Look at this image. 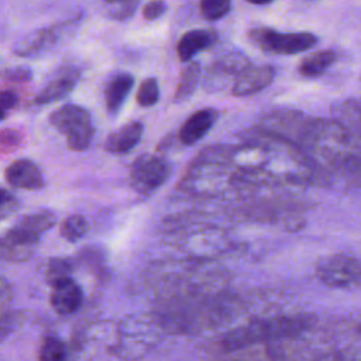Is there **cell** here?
<instances>
[{"label":"cell","mask_w":361,"mask_h":361,"mask_svg":"<svg viewBox=\"0 0 361 361\" xmlns=\"http://www.w3.org/2000/svg\"><path fill=\"white\" fill-rule=\"evenodd\" d=\"M24 322V314L20 312H4L0 316V341L4 340Z\"/></svg>","instance_id":"obj_31"},{"label":"cell","mask_w":361,"mask_h":361,"mask_svg":"<svg viewBox=\"0 0 361 361\" xmlns=\"http://www.w3.org/2000/svg\"><path fill=\"white\" fill-rule=\"evenodd\" d=\"M275 75L276 72L271 65L250 66L234 80L231 93L235 97L252 96L268 87L274 82Z\"/></svg>","instance_id":"obj_12"},{"label":"cell","mask_w":361,"mask_h":361,"mask_svg":"<svg viewBox=\"0 0 361 361\" xmlns=\"http://www.w3.org/2000/svg\"><path fill=\"white\" fill-rule=\"evenodd\" d=\"M63 25L65 24L61 23L28 34L24 39L17 42V45L13 48V52L18 56H34L52 48L58 42Z\"/></svg>","instance_id":"obj_16"},{"label":"cell","mask_w":361,"mask_h":361,"mask_svg":"<svg viewBox=\"0 0 361 361\" xmlns=\"http://www.w3.org/2000/svg\"><path fill=\"white\" fill-rule=\"evenodd\" d=\"M250 38L259 49L275 55L300 54L317 42V37L312 32H281L269 27L252 28Z\"/></svg>","instance_id":"obj_4"},{"label":"cell","mask_w":361,"mask_h":361,"mask_svg":"<svg viewBox=\"0 0 361 361\" xmlns=\"http://www.w3.org/2000/svg\"><path fill=\"white\" fill-rule=\"evenodd\" d=\"M338 59V54L334 49H322V51H316L309 54L307 56H305L299 66H298V72L303 76V78H319L322 76L329 68H331L336 61Z\"/></svg>","instance_id":"obj_20"},{"label":"cell","mask_w":361,"mask_h":361,"mask_svg":"<svg viewBox=\"0 0 361 361\" xmlns=\"http://www.w3.org/2000/svg\"><path fill=\"white\" fill-rule=\"evenodd\" d=\"M134 85L131 73L118 72L109 78L104 86V104L109 114L116 116L124 104Z\"/></svg>","instance_id":"obj_18"},{"label":"cell","mask_w":361,"mask_h":361,"mask_svg":"<svg viewBox=\"0 0 361 361\" xmlns=\"http://www.w3.org/2000/svg\"><path fill=\"white\" fill-rule=\"evenodd\" d=\"M307 361H361V347H344L314 355Z\"/></svg>","instance_id":"obj_28"},{"label":"cell","mask_w":361,"mask_h":361,"mask_svg":"<svg viewBox=\"0 0 361 361\" xmlns=\"http://www.w3.org/2000/svg\"><path fill=\"white\" fill-rule=\"evenodd\" d=\"M159 99V86L155 78H147L138 87L137 103L142 107L154 106Z\"/></svg>","instance_id":"obj_29"},{"label":"cell","mask_w":361,"mask_h":361,"mask_svg":"<svg viewBox=\"0 0 361 361\" xmlns=\"http://www.w3.org/2000/svg\"><path fill=\"white\" fill-rule=\"evenodd\" d=\"M166 8L168 6L165 0H149L142 7V16L145 20H157L166 11Z\"/></svg>","instance_id":"obj_34"},{"label":"cell","mask_w":361,"mask_h":361,"mask_svg":"<svg viewBox=\"0 0 361 361\" xmlns=\"http://www.w3.org/2000/svg\"><path fill=\"white\" fill-rule=\"evenodd\" d=\"M142 128V123L140 121H131L124 124L107 137L104 142V149L114 155L127 154L140 142L144 131Z\"/></svg>","instance_id":"obj_19"},{"label":"cell","mask_w":361,"mask_h":361,"mask_svg":"<svg viewBox=\"0 0 361 361\" xmlns=\"http://www.w3.org/2000/svg\"><path fill=\"white\" fill-rule=\"evenodd\" d=\"M72 272V262L66 258H49L47 268H45V278L47 282L52 286L59 281L71 278Z\"/></svg>","instance_id":"obj_26"},{"label":"cell","mask_w":361,"mask_h":361,"mask_svg":"<svg viewBox=\"0 0 361 361\" xmlns=\"http://www.w3.org/2000/svg\"><path fill=\"white\" fill-rule=\"evenodd\" d=\"M1 73H3V78L11 83H25L32 78L31 71L27 68H14V69L4 71Z\"/></svg>","instance_id":"obj_35"},{"label":"cell","mask_w":361,"mask_h":361,"mask_svg":"<svg viewBox=\"0 0 361 361\" xmlns=\"http://www.w3.org/2000/svg\"><path fill=\"white\" fill-rule=\"evenodd\" d=\"M8 185L17 189L38 190L44 186V175L38 165L30 159L21 158L13 161L4 171Z\"/></svg>","instance_id":"obj_14"},{"label":"cell","mask_w":361,"mask_h":361,"mask_svg":"<svg viewBox=\"0 0 361 361\" xmlns=\"http://www.w3.org/2000/svg\"><path fill=\"white\" fill-rule=\"evenodd\" d=\"M219 111L214 109H202L190 114L178 131V140L182 145L190 147L200 141L217 121Z\"/></svg>","instance_id":"obj_13"},{"label":"cell","mask_w":361,"mask_h":361,"mask_svg":"<svg viewBox=\"0 0 361 361\" xmlns=\"http://www.w3.org/2000/svg\"><path fill=\"white\" fill-rule=\"evenodd\" d=\"M217 41V34L212 30L186 31L176 44V54L182 62H190L199 52L210 48Z\"/></svg>","instance_id":"obj_17"},{"label":"cell","mask_w":361,"mask_h":361,"mask_svg":"<svg viewBox=\"0 0 361 361\" xmlns=\"http://www.w3.org/2000/svg\"><path fill=\"white\" fill-rule=\"evenodd\" d=\"M171 176L169 162L152 154L140 155L130 169V185L140 195H151Z\"/></svg>","instance_id":"obj_5"},{"label":"cell","mask_w":361,"mask_h":361,"mask_svg":"<svg viewBox=\"0 0 361 361\" xmlns=\"http://www.w3.org/2000/svg\"><path fill=\"white\" fill-rule=\"evenodd\" d=\"M322 186H336L340 189L361 188V152L348 151L338 162L326 173Z\"/></svg>","instance_id":"obj_9"},{"label":"cell","mask_w":361,"mask_h":361,"mask_svg":"<svg viewBox=\"0 0 361 361\" xmlns=\"http://www.w3.org/2000/svg\"><path fill=\"white\" fill-rule=\"evenodd\" d=\"M38 361H66V348L62 340L47 336L39 345Z\"/></svg>","instance_id":"obj_25"},{"label":"cell","mask_w":361,"mask_h":361,"mask_svg":"<svg viewBox=\"0 0 361 361\" xmlns=\"http://www.w3.org/2000/svg\"><path fill=\"white\" fill-rule=\"evenodd\" d=\"M38 243V235L14 224L0 235V259L25 261L34 254Z\"/></svg>","instance_id":"obj_8"},{"label":"cell","mask_w":361,"mask_h":361,"mask_svg":"<svg viewBox=\"0 0 361 361\" xmlns=\"http://www.w3.org/2000/svg\"><path fill=\"white\" fill-rule=\"evenodd\" d=\"M21 135L16 130L0 131V152H11L20 147Z\"/></svg>","instance_id":"obj_33"},{"label":"cell","mask_w":361,"mask_h":361,"mask_svg":"<svg viewBox=\"0 0 361 361\" xmlns=\"http://www.w3.org/2000/svg\"><path fill=\"white\" fill-rule=\"evenodd\" d=\"M245 1L254 6H267V4H271L274 0H245Z\"/></svg>","instance_id":"obj_38"},{"label":"cell","mask_w":361,"mask_h":361,"mask_svg":"<svg viewBox=\"0 0 361 361\" xmlns=\"http://www.w3.org/2000/svg\"><path fill=\"white\" fill-rule=\"evenodd\" d=\"M317 279L330 288L361 289V259L350 254H333L316 264Z\"/></svg>","instance_id":"obj_3"},{"label":"cell","mask_w":361,"mask_h":361,"mask_svg":"<svg viewBox=\"0 0 361 361\" xmlns=\"http://www.w3.org/2000/svg\"><path fill=\"white\" fill-rule=\"evenodd\" d=\"M316 320L309 314H276L252 319L227 331L220 345L224 353L235 351L255 344L300 338L314 326Z\"/></svg>","instance_id":"obj_1"},{"label":"cell","mask_w":361,"mask_h":361,"mask_svg":"<svg viewBox=\"0 0 361 361\" xmlns=\"http://www.w3.org/2000/svg\"><path fill=\"white\" fill-rule=\"evenodd\" d=\"M200 65L195 61L186 62L183 69L180 71V76H179V82L176 86V90L173 93V100L176 103L185 102L188 100L193 92L197 87L199 79H200Z\"/></svg>","instance_id":"obj_22"},{"label":"cell","mask_w":361,"mask_h":361,"mask_svg":"<svg viewBox=\"0 0 361 361\" xmlns=\"http://www.w3.org/2000/svg\"><path fill=\"white\" fill-rule=\"evenodd\" d=\"M51 126L65 137L72 151H85L94 137L90 113L78 104H65L49 114Z\"/></svg>","instance_id":"obj_2"},{"label":"cell","mask_w":361,"mask_h":361,"mask_svg":"<svg viewBox=\"0 0 361 361\" xmlns=\"http://www.w3.org/2000/svg\"><path fill=\"white\" fill-rule=\"evenodd\" d=\"M89 230V223L82 214H71L61 224V235L71 243L80 240Z\"/></svg>","instance_id":"obj_24"},{"label":"cell","mask_w":361,"mask_h":361,"mask_svg":"<svg viewBox=\"0 0 361 361\" xmlns=\"http://www.w3.org/2000/svg\"><path fill=\"white\" fill-rule=\"evenodd\" d=\"M11 299V289L8 286V283L0 278V316L7 312L6 310V306L8 305Z\"/></svg>","instance_id":"obj_37"},{"label":"cell","mask_w":361,"mask_h":361,"mask_svg":"<svg viewBox=\"0 0 361 361\" xmlns=\"http://www.w3.org/2000/svg\"><path fill=\"white\" fill-rule=\"evenodd\" d=\"M55 221H56V217L52 212L39 210V212L24 216L17 223V226H20L21 228H24V230H27V231L39 237L42 233L49 230L55 224Z\"/></svg>","instance_id":"obj_23"},{"label":"cell","mask_w":361,"mask_h":361,"mask_svg":"<svg viewBox=\"0 0 361 361\" xmlns=\"http://www.w3.org/2000/svg\"><path fill=\"white\" fill-rule=\"evenodd\" d=\"M331 118L345 131L351 145L361 152V103L357 99L340 102L331 110Z\"/></svg>","instance_id":"obj_11"},{"label":"cell","mask_w":361,"mask_h":361,"mask_svg":"<svg viewBox=\"0 0 361 361\" xmlns=\"http://www.w3.org/2000/svg\"><path fill=\"white\" fill-rule=\"evenodd\" d=\"M124 323L120 327V336L114 350L123 358H137L151 347L154 331L145 327L148 323L141 319H127Z\"/></svg>","instance_id":"obj_7"},{"label":"cell","mask_w":361,"mask_h":361,"mask_svg":"<svg viewBox=\"0 0 361 361\" xmlns=\"http://www.w3.org/2000/svg\"><path fill=\"white\" fill-rule=\"evenodd\" d=\"M360 103H361V99H360Z\"/></svg>","instance_id":"obj_40"},{"label":"cell","mask_w":361,"mask_h":361,"mask_svg":"<svg viewBox=\"0 0 361 361\" xmlns=\"http://www.w3.org/2000/svg\"><path fill=\"white\" fill-rule=\"evenodd\" d=\"M20 102V96L16 90L13 89H6L0 90V109L4 111H8L14 109Z\"/></svg>","instance_id":"obj_36"},{"label":"cell","mask_w":361,"mask_h":361,"mask_svg":"<svg viewBox=\"0 0 361 361\" xmlns=\"http://www.w3.org/2000/svg\"><path fill=\"white\" fill-rule=\"evenodd\" d=\"M199 8L203 18L216 21L228 14L231 8V0H199Z\"/></svg>","instance_id":"obj_27"},{"label":"cell","mask_w":361,"mask_h":361,"mask_svg":"<svg viewBox=\"0 0 361 361\" xmlns=\"http://www.w3.org/2000/svg\"><path fill=\"white\" fill-rule=\"evenodd\" d=\"M52 293L49 298L52 309L59 316H68L75 313L83 303V290L80 285L72 278H66L52 285Z\"/></svg>","instance_id":"obj_15"},{"label":"cell","mask_w":361,"mask_h":361,"mask_svg":"<svg viewBox=\"0 0 361 361\" xmlns=\"http://www.w3.org/2000/svg\"><path fill=\"white\" fill-rule=\"evenodd\" d=\"M6 116H7V111H4V110H1V109H0V121H1Z\"/></svg>","instance_id":"obj_39"},{"label":"cell","mask_w":361,"mask_h":361,"mask_svg":"<svg viewBox=\"0 0 361 361\" xmlns=\"http://www.w3.org/2000/svg\"><path fill=\"white\" fill-rule=\"evenodd\" d=\"M251 65L250 59L240 51H227L219 55L212 65V72L217 76L226 78H238L245 72Z\"/></svg>","instance_id":"obj_21"},{"label":"cell","mask_w":361,"mask_h":361,"mask_svg":"<svg viewBox=\"0 0 361 361\" xmlns=\"http://www.w3.org/2000/svg\"><path fill=\"white\" fill-rule=\"evenodd\" d=\"M80 78V71L76 66L68 65L59 68L52 79L39 90V93L34 97V104H49L55 103L65 96H68L76 86L78 80Z\"/></svg>","instance_id":"obj_10"},{"label":"cell","mask_w":361,"mask_h":361,"mask_svg":"<svg viewBox=\"0 0 361 361\" xmlns=\"http://www.w3.org/2000/svg\"><path fill=\"white\" fill-rule=\"evenodd\" d=\"M300 338L250 345L226 353L220 361H293L300 351Z\"/></svg>","instance_id":"obj_6"},{"label":"cell","mask_w":361,"mask_h":361,"mask_svg":"<svg viewBox=\"0 0 361 361\" xmlns=\"http://www.w3.org/2000/svg\"><path fill=\"white\" fill-rule=\"evenodd\" d=\"M103 1L109 6L110 17L116 20H126L131 17L140 4V0H103Z\"/></svg>","instance_id":"obj_30"},{"label":"cell","mask_w":361,"mask_h":361,"mask_svg":"<svg viewBox=\"0 0 361 361\" xmlns=\"http://www.w3.org/2000/svg\"><path fill=\"white\" fill-rule=\"evenodd\" d=\"M17 207H18L17 197L11 192L0 188V221L11 216L17 210Z\"/></svg>","instance_id":"obj_32"}]
</instances>
